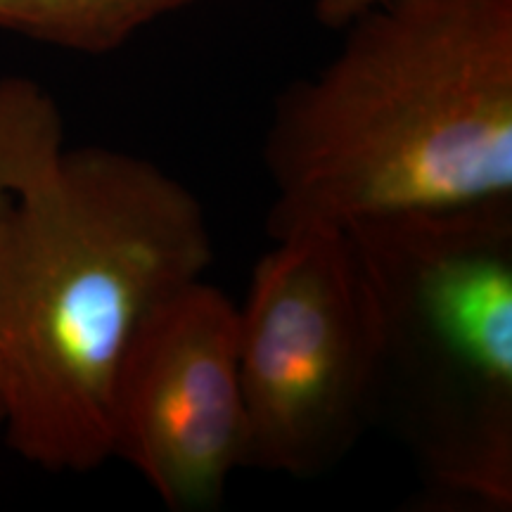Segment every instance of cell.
Here are the masks:
<instances>
[{
  "label": "cell",
  "mask_w": 512,
  "mask_h": 512,
  "mask_svg": "<svg viewBox=\"0 0 512 512\" xmlns=\"http://www.w3.org/2000/svg\"><path fill=\"white\" fill-rule=\"evenodd\" d=\"M240 316L200 278L159 304L136 332L112 396V458L169 510L216 508L247 467Z\"/></svg>",
  "instance_id": "5b68a950"
},
{
  "label": "cell",
  "mask_w": 512,
  "mask_h": 512,
  "mask_svg": "<svg viewBox=\"0 0 512 512\" xmlns=\"http://www.w3.org/2000/svg\"><path fill=\"white\" fill-rule=\"evenodd\" d=\"M275 102L271 238L512 200V0H382Z\"/></svg>",
  "instance_id": "7a4b0ae2"
},
{
  "label": "cell",
  "mask_w": 512,
  "mask_h": 512,
  "mask_svg": "<svg viewBox=\"0 0 512 512\" xmlns=\"http://www.w3.org/2000/svg\"><path fill=\"white\" fill-rule=\"evenodd\" d=\"M347 228L375 313V418L439 501L510 510L512 200Z\"/></svg>",
  "instance_id": "3957f363"
},
{
  "label": "cell",
  "mask_w": 512,
  "mask_h": 512,
  "mask_svg": "<svg viewBox=\"0 0 512 512\" xmlns=\"http://www.w3.org/2000/svg\"><path fill=\"white\" fill-rule=\"evenodd\" d=\"M3 420H5V408H3V396H0V432H3Z\"/></svg>",
  "instance_id": "9c48e42d"
},
{
  "label": "cell",
  "mask_w": 512,
  "mask_h": 512,
  "mask_svg": "<svg viewBox=\"0 0 512 512\" xmlns=\"http://www.w3.org/2000/svg\"><path fill=\"white\" fill-rule=\"evenodd\" d=\"M64 138L60 107L41 83L0 76V211L48 174Z\"/></svg>",
  "instance_id": "52a82bcc"
},
{
  "label": "cell",
  "mask_w": 512,
  "mask_h": 512,
  "mask_svg": "<svg viewBox=\"0 0 512 512\" xmlns=\"http://www.w3.org/2000/svg\"><path fill=\"white\" fill-rule=\"evenodd\" d=\"M382 0H316V19L323 27L342 31Z\"/></svg>",
  "instance_id": "ba28073f"
},
{
  "label": "cell",
  "mask_w": 512,
  "mask_h": 512,
  "mask_svg": "<svg viewBox=\"0 0 512 512\" xmlns=\"http://www.w3.org/2000/svg\"><path fill=\"white\" fill-rule=\"evenodd\" d=\"M238 316L247 467L328 472L375 420V313L349 228L273 238Z\"/></svg>",
  "instance_id": "277c9868"
},
{
  "label": "cell",
  "mask_w": 512,
  "mask_h": 512,
  "mask_svg": "<svg viewBox=\"0 0 512 512\" xmlns=\"http://www.w3.org/2000/svg\"><path fill=\"white\" fill-rule=\"evenodd\" d=\"M214 259L202 202L150 159L64 147L0 211L3 434L27 463L112 458V396L150 313Z\"/></svg>",
  "instance_id": "6da1fadb"
},
{
  "label": "cell",
  "mask_w": 512,
  "mask_h": 512,
  "mask_svg": "<svg viewBox=\"0 0 512 512\" xmlns=\"http://www.w3.org/2000/svg\"><path fill=\"white\" fill-rule=\"evenodd\" d=\"M197 0H0V29L48 46L105 55Z\"/></svg>",
  "instance_id": "8992f818"
}]
</instances>
